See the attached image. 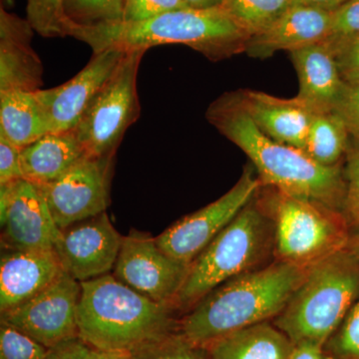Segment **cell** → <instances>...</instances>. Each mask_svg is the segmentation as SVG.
<instances>
[{"mask_svg":"<svg viewBox=\"0 0 359 359\" xmlns=\"http://www.w3.org/2000/svg\"><path fill=\"white\" fill-rule=\"evenodd\" d=\"M88 359H131L129 353L120 351H103L92 348Z\"/></svg>","mask_w":359,"mask_h":359,"instance_id":"40","label":"cell"},{"mask_svg":"<svg viewBox=\"0 0 359 359\" xmlns=\"http://www.w3.org/2000/svg\"><path fill=\"white\" fill-rule=\"evenodd\" d=\"M187 6L195 9H209L219 7L224 0H184Z\"/></svg>","mask_w":359,"mask_h":359,"instance_id":"41","label":"cell"},{"mask_svg":"<svg viewBox=\"0 0 359 359\" xmlns=\"http://www.w3.org/2000/svg\"><path fill=\"white\" fill-rule=\"evenodd\" d=\"M86 155L75 130L45 134L21 149L23 179L37 186L48 185Z\"/></svg>","mask_w":359,"mask_h":359,"instance_id":"21","label":"cell"},{"mask_svg":"<svg viewBox=\"0 0 359 359\" xmlns=\"http://www.w3.org/2000/svg\"><path fill=\"white\" fill-rule=\"evenodd\" d=\"M1 248L53 250L60 229L39 186L25 179L0 185Z\"/></svg>","mask_w":359,"mask_h":359,"instance_id":"13","label":"cell"},{"mask_svg":"<svg viewBox=\"0 0 359 359\" xmlns=\"http://www.w3.org/2000/svg\"><path fill=\"white\" fill-rule=\"evenodd\" d=\"M65 0H26V20L47 39L70 36L73 23L65 13Z\"/></svg>","mask_w":359,"mask_h":359,"instance_id":"27","label":"cell"},{"mask_svg":"<svg viewBox=\"0 0 359 359\" xmlns=\"http://www.w3.org/2000/svg\"><path fill=\"white\" fill-rule=\"evenodd\" d=\"M332 11L292 4L269 29L250 37L245 53L268 58L278 51H294L323 41L330 35Z\"/></svg>","mask_w":359,"mask_h":359,"instance_id":"18","label":"cell"},{"mask_svg":"<svg viewBox=\"0 0 359 359\" xmlns=\"http://www.w3.org/2000/svg\"><path fill=\"white\" fill-rule=\"evenodd\" d=\"M23 179L21 149L0 136V185Z\"/></svg>","mask_w":359,"mask_h":359,"instance_id":"36","label":"cell"},{"mask_svg":"<svg viewBox=\"0 0 359 359\" xmlns=\"http://www.w3.org/2000/svg\"><path fill=\"white\" fill-rule=\"evenodd\" d=\"M0 2H1L0 7L8 11V9L13 8L14 4H15V0H0Z\"/></svg>","mask_w":359,"mask_h":359,"instance_id":"43","label":"cell"},{"mask_svg":"<svg viewBox=\"0 0 359 359\" xmlns=\"http://www.w3.org/2000/svg\"><path fill=\"white\" fill-rule=\"evenodd\" d=\"M144 49L126 51L75 128L87 154L112 157L141 114L137 79Z\"/></svg>","mask_w":359,"mask_h":359,"instance_id":"8","label":"cell"},{"mask_svg":"<svg viewBox=\"0 0 359 359\" xmlns=\"http://www.w3.org/2000/svg\"><path fill=\"white\" fill-rule=\"evenodd\" d=\"M126 0H65V13L78 26L109 25L122 22Z\"/></svg>","mask_w":359,"mask_h":359,"instance_id":"26","label":"cell"},{"mask_svg":"<svg viewBox=\"0 0 359 359\" xmlns=\"http://www.w3.org/2000/svg\"><path fill=\"white\" fill-rule=\"evenodd\" d=\"M49 133L35 92L0 93V136L23 149Z\"/></svg>","mask_w":359,"mask_h":359,"instance_id":"23","label":"cell"},{"mask_svg":"<svg viewBox=\"0 0 359 359\" xmlns=\"http://www.w3.org/2000/svg\"><path fill=\"white\" fill-rule=\"evenodd\" d=\"M289 359H327L325 346L311 340H302L292 346Z\"/></svg>","mask_w":359,"mask_h":359,"instance_id":"38","label":"cell"},{"mask_svg":"<svg viewBox=\"0 0 359 359\" xmlns=\"http://www.w3.org/2000/svg\"><path fill=\"white\" fill-rule=\"evenodd\" d=\"M292 342L273 323L238 330L205 347L208 359H289Z\"/></svg>","mask_w":359,"mask_h":359,"instance_id":"22","label":"cell"},{"mask_svg":"<svg viewBox=\"0 0 359 359\" xmlns=\"http://www.w3.org/2000/svg\"><path fill=\"white\" fill-rule=\"evenodd\" d=\"M81 283L63 273L43 292L13 311L1 323L18 328L47 348L77 339Z\"/></svg>","mask_w":359,"mask_h":359,"instance_id":"12","label":"cell"},{"mask_svg":"<svg viewBox=\"0 0 359 359\" xmlns=\"http://www.w3.org/2000/svg\"><path fill=\"white\" fill-rule=\"evenodd\" d=\"M114 160L87 154L56 181L39 186L60 230L106 212Z\"/></svg>","mask_w":359,"mask_h":359,"instance_id":"11","label":"cell"},{"mask_svg":"<svg viewBox=\"0 0 359 359\" xmlns=\"http://www.w3.org/2000/svg\"><path fill=\"white\" fill-rule=\"evenodd\" d=\"M70 36L92 51L117 48L148 50L165 44H183L210 60L219 61L245 52L250 37L221 6L170 11L139 22L91 26L73 25Z\"/></svg>","mask_w":359,"mask_h":359,"instance_id":"3","label":"cell"},{"mask_svg":"<svg viewBox=\"0 0 359 359\" xmlns=\"http://www.w3.org/2000/svg\"><path fill=\"white\" fill-rule=\"evenodd\" d=\"M299 81L297 98L314 114L334 112L346 83L325 41L290 52Z\"/></svg>","mask_w":359,"mask_h":359,"instance_id":"19","label":"cell"},{"mask_svg":"<svg viewBox=\"0 0 359 359\" xmlns=\"http://www.w3.org/2000/svg\"><path fill=\"white\" fill-rule=\"evenodd\" d=\"M309 269L276 259L231 278L182 316L179 332L194 346L205 348L226 335L275 320L304 282Z\"/></svg>","mask_w":359,"mask_h":359,"instance_id":"2","label":"cell"},{"mask_svg":"<svg viewBox=\"0 0 359 359\" xmlns=\"http://www.w3.org/2000/svg\"><path fill=\"white\" fill-rule=\"evenodd\" d=\"M328 46L334 51L344 82L346 84L359 83V34L335 44H328Z\"/></svg>","mask_w":359,"mask_h":359,"instance_id":"33","label":"cell"},{"mask_svg":"<svg viewBox=\"0 0 359 359\" xmlns=\"http://www.w3.org/2000/svg\"><path fill=\"white\" fill-rule=\"evenodd\" d=\"M347 250L353 255L356 259H359V228L354 233H351Z\"/></svg>","mask_w":359,"mask_h":359,"instance_id":"42","label":"cell"},{"mask_svg":"<svg viewBox=\"0 0 359 359\" xmlns=\"http://www.w3.org/2000/svg\"><path fill=\"white\" fill-rule=\"evenodd\" d=\"M359 297V259L346 249L309 269L304 282L273 323L292 344L325 346Z\"/></svg>","mask_w":359,"mask_h":359,"instance_id":"5","label":"cell"},{"mask_svg":"<svg viewBox=\"0 0 359 359\" xmlns=\"http://www.w3.org/2000/svg\"><path fill=\"white\" fill-rule=\"evenodd\" d=\"M236 96L255 124L269 138L304 150L316 114L297 97L278 98L255 90H244Z\"/></svg>","mask_w":359,"mask_h":359,"instance_id":"20","label":"cell"},{"mask_svg":"<svg viewBox=\"0 0 359 359\" xmlns=\"http://www.w3.org/2000/svg\"><path fill=\"white\" fill-rule=\"evenodd\" d=\"M344 207L348 218L359 226V142L347 152Z\"/></svg>","mask_w":359,"mask_h":359,"instance_id":"34","label":"cell"},{"mask_svg":"<svg viewBox=\"0 0 359 359\" xmlns=\"http://www.w3.org/2000/svg\"><path fill=\"white\" fill-rule=\"evenodd\" d=\"M91 349L77 337L49 348L43 359H88Z\"/></svg>","mask_w":359,"mask_h":359,"instance_id":"37","label":"cell"},{"mask_svg":"<svg viewBox=\"0 0 359 359\" xmlns=\"http://www.w3.org/2000/svg\"><path fill=\"white\" fill-rule=\"evenodd\" d=\"M261 179L247 169L229 192L199 211L187 215L156 238L158 245L182 263H193L201 252L249 205L262 186Z\"/></svg>","mask_w":359,"mask_h":359,"instance_id":"9","label":"cell"},{"mask_svg":"<svg viewBox=\"0 0 359 359\" xmlns=\"http://www.w3.org/2000/svg\"><path fill=\"white\" fill-rule=\"evenodd\" d=\"M359 34V0H347L332 11L330 35L323 41L332 45Z\"/></svg>","mask_w":359,"mask_h":359,"instance_id":"31","label":"cell"},{"mask_svg":"<svg viewBox=\"0 0 359 359\" xmlns=\"http://www.w3.org/2000/svg\"><path fill=\"white\" fill-rule=\"evenodd\" d=\"M65 271L54 250H2L0 259V314L30 301Z\"/></svg>","mask_w":359,"mask_h":359,"instance_id":"16","label":"cell"},{"mask_svg":"<svg viewBox=\"0 0 359 359\" xmlns=\"http://www.w3.org/2000/svg\"><path fill=\"white\" fill-rule=\"evenodd\" d=\"M334 112L341 118L349 135L359 142V83L346 84Z\"/></svg>","mask_w":359,"mask_h":359,"instance_id":"35","label":"cell"},{"mask_svg":"<svg viewBox=\"0 0 359 359\" xmlns=\"http://www.w3.org/2000/svg\"><path fill=\"white\" fill-rule=\"evenodd\" d=\"M346 1L347 0H292V4L316 7L328 11H334Z\"/></svg>","mask_w":359,"mask_h":359,"instance_id":"39","label":"cell"},{"mask_svg":"<svg viewBox=\"0 0 359 359\" xmlns=\"http://www.w3.org/2000/svg\"><path fill=\"white\" fill-rule=\"evenodd\" d=\"M275 248L273 219L252 202L189 266L175 306L185 314L219 285L259 269Z\"/></svg>","mask_w":359,"mask_h":359,"instance_id":"6","label":"cell"},{"mask_svg":"<svg viewBox=\"0 0 359 359\" xmlns=\"http://www.w3.org/2000/svg\"><path fill=\"white\" fill-rule=\"evenodd\" d=\"M348 130L337 113L316 114L304 152L323 166H337L348 152Z\"/></svg>","mask_w":359,"mask_h":359,"instance_id":"24","label":"cell"},{"mask_svg":"<svg viewBox=\"0 0 359 359\" xmlns=\"http://www.w3.org/2000/svg\"><path fill=\"white\" fill-rule=\"evenodd\" d=\"M188 271L189 264L169 256L155 238L132 231L123 237L112 275L144 297L176 309Z\"/></svg>","mask_w":359,"mask_h":359,"instance_id":"10","label":"cell"},{"mask_svg":"<svg viewBox=\"0 0 359 359\" xmlns=\"http://www.w3.org/2000/svg\"><path fill=\"white\" fill-rule=\"evenodd\" d=\"M266 205L273 219L278 261L309 269L347 249L351 231L337 209L276 190Z\"/></svg>","mask_w":359,"mask_h":359,"instance_id":"7","label":"cell"},{"mask_svg":"<svg viewBox=\"0 0 359 359\" xmlns=\"http://www.w3.org/2000/svg\"><path fill=\"white\" fill-rule=\"evenodd\" d=\"M126 51L93 52L86 66L65 83L35 91L49 133L76 128L85 111L121 62Z\"/></svg>","mask_w":359,"mask_h":359,"instance_id":"15","label":"cell"},{"mask_svg":"<svg viewBox=\"0 0 359 359\" xmlns=\"http://www.w3.org/2000/svg\"><path fill=\"white\" fill-rule=\"evenodd\" d=\"M122 241L105 212L60 230L53 250L62 271L83 283L113 271Z\"/></svg>","mask_w":359,"mask_h":359,"instance_id":"14","label":"cell"},{"mask_svg":"<svg viewBox=\"0 0 359 359\" xmlns=\"http://www.w3.org/2000/svg\"><path fill=\"white\" fill-rule=\"evenodd\" d=\"M292 6V0H224L221 7L252 37L269 29Z\"/></svg>","mask_w":359,"mask_h":359,"instance_id":"25","label":"cell"},{"mask_svg":"<svg viewBox=\"0 0 359 359\" xmlns=\"http://www.w3.org/2000/svg\"><path fill=\"white\" fill-rule=\"evenodd\" d=\"M327 359H359V297L325 346Z\"/></svg>","mask_w":359,"mask_h":359,"instance_id":"29","label":"cell"},{"mask_svg":"<svg viewBox=\"0 0 359 359\" xmlns=\"http://www.w3.org/2000/svg\"><path fill=\"white\" fill-rule=\"evenodd\" d=\"M184 0H126L122 22H139L187 8Z\"/></svg>","mask_w":359,"mask_h":359,"instance_id":"32","label":"cell"},{"mask_svg":"<svg viewBox=\"0 0 359 359\" xmlns=\"http://www.w3.org/2000/svg\"><path fill=\"white\" fill-rule=\"evenodd\" d=\"M129 353L131 359H208L207 351L194 346L179 330L142 344Z\"/></svg>","mask_w":359,"mask_h":359,"instance_id":"28","label":"cell"},{"mask_svg":"<svg viewBox=\"0 0 359 359\" xmlns=\"http://www.w3.org/2000/svg\"><path fill=\"white\" fill-rule=\"evenodd\" d=\"M48 349L18 328L0 323V359H43Z\"/></svg>","mask_w":359,"mask_h":359,"instance_id":"30","label":"cell"},{"mask_svg":"<svg viewBox=\"0 0 359 359\" xmlns=\"http://www.w3.org/2000/svg\"><path fill=\"white\" fill-rule=\"evenodd\" d=\"M207 118L219 133L247 154L262 183L292 197L339 209L344 205L346 178L339 165L323 166L306 152L269 138L255 124L236 94L219 97Z\"/></svg>","mask_w":359,"mask_h":359,"instance_id":"1","label":"cell"},{"mask_svg":"<svg viewBox=\"0 0 359 359\" xmlns=\"http://www.w3.org/2000/svg\"><path fill=\"white\" fill-rule=\"evenodd\" d=\"M80 283L78 337L91 348L131 353L178 330L174 306L144 297L112 273Z\"/></svg>","mask_w":359,"mask_h":359,"instance_id":"4","label":"cell"},{"mask_svg":"<svg viewBox=\"0 0 359 359\" xmlns=\"http://www.w3.org/2000/svg\"><path fill=\"white\" fill-rule=\"evenodd\" d=\"M33 32L26 18L0 7V93L42 89L44 67L32 45Z\"/></svg>","mask_w":359,"mask_h":359,"instance_id":"17","label":"cell"}]
</instances>
